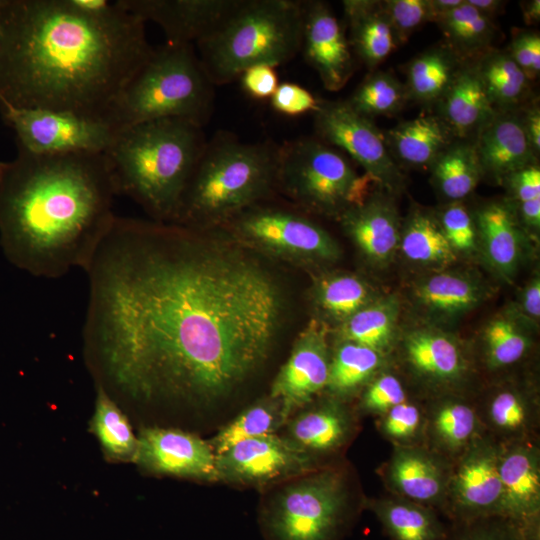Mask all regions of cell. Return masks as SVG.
I'll list each match as a JSON object with an SVG mask.
<instances>
[{
  "label": "cell",
  "instance_id": "46",
  "mask_svg": "<svg viewBox=\"0 0 540 540\" xmlns=\"http://www.w3.org/2000/svg\"><path fill=\"white\" fill-rule=\"evenodd\" d=\"M441 229L452 246L460 251L469 250L476 242V225L468 209L459 202L447 206L438 220Z\"/></svg>",
  "mask_w": 540,
  "mask_h": 540
},
{
  "label": "cell",
  "instance_id": "6",
  "mask_svg": "<svg viewBox=\"0 0 540 540\" xmlns=\"http://www.w3.org/2000/svg\"><path fill=\"white\" fill-rule=\"evenodd\" d=\"M302 21V1L240 0L196 43L197 56L213 85L232 82L255 65L276 68L300 52Z\"/></svg>",
  "mask_w": 540,
  "mask_h": 540
},
{
  "label": "cell",
  "instance_id": "34",
  "mask_svg": "<svg viewBox=\"0 0 540 540\" xmlns=\"http://www.w3.org/2000/svg\"><path fill=\"white\" fill-rule=\"evenodd\" d=\"M290 418L282 401L269 395L242 410L209 443L219 455L240 441L275 433Z\"/></svg>",
  "mask_w": 540,
  "mask_h": 540
},
{
  "label": "cell",
  "instance_id": "23",
  "mask_svg": "<svg viewBox=\"0 0 540 540\" xmlns=\"http://www.w3.org/2000/svg\"><path fill=\"white\" fill-rule=\"evenodd\" d=\"M438 115L458 139L475 137L495 114L474 64L462 63L443 97L436 103Z\"/></svg>",
  "mask_w": 540,
  "mask_h": 540
},
{
  "label": "cell",
  "instance_id": "41",
  "mask_svg": "<svg viewBox=\"0 0 540 540\" xmlns=\"http://www.w3.org/2000/svg\"><path fill=\"white\" fill-rule=\"evenodd\" d=\"M407 100L405 85L392 73L374 71L361 82L346 101L357 113L372 119L376 116L396 114Z\"/></svg>",
  "mask_w": 540,
  "mask_h": 540
},
{
  "label": "cell",
  "instance_id": "21",
  "mask_svg": "<svg viewBox=\"0 0 540 540\" xmlns=\"http://www.w3.org/2000/svg\"><path fill=\"white\" fill-rule=\"evenodd\" d=\"M342 227L360 251L374 262H384L399 241V217L394 204L380 193L370 192L340 215Z\"/></svg>",
  "mask_w": 540,
  "mask_h": 540
},
{
  "label": "cell",
  "instance_id": "47",
  "mask_svg": "<svg viewBox=\"0 0 540 540\" xmlns=\"http://www.w3.org/2000/svg\"><path fill=\"white\" fill-rule=\"evenodd\" d=\"M462 531L446 540H530L512 522L501 517H489L465 522Z\"/></svg>",
  "mask_w": 540,
  "mask_h": 540
},
{
  "label": "cell",
  "instance_id": "44",
  "mask_svg": "<svg viewBox=\"0 0 540 540\" xmlns=\"http://www.w3.org/2000/svg\"><path fill=\"white\" fill-rule=\"evenodd\" d=\"M486 415L490 425L505 435L521 434L531 420L528 403L514 390L496 393L487 406Z\"/></svg>",
  "mask_w": 540,
  "mask_h": 540
},
{
  "label": "cell",
  "instance_id": "51",
  "mask_svg": "<svg viewBox=\"0 0 540 540\" xmlns=\"http://www.w3.org/2000/svg\"><path fill=\"white\" fill-rule=\"evenodd\" d=\"M528 80H535L540 73V36L532 31H519L513 36L507 50Z\"/></svg>",
  "mask_w": 540,
  "mask_h": 540
},
{
  "label": "cell",
  "instance_id": "42",
  "mask_svg": "<svg viewBox=\"0 0 540 540\" xmlns=\"http://www.w3.org/2000/svg\"><path fill=\"white\" fill-rule=\"evenodd\" d=\"M477 426L475 410L456 400L438 405L431 417V430L436 442L449 451H458L469 446Z\"/></svg>",
  "mask_w": 540,
  "mask_h": 540
},
{
  "label": "cell",
  "instance_id": "15",
  "mask_svg": "<svg viewBox=\"0 0 540 540\" xmlns=\"http://www.w3.org/2000/svg\"><path fill=\"white\" fill-rule=\"evenodd\" d=\"M329 365L326 326L313 319L296 338L287 361L272 383L269 395L281 400L292 415L326 388Z\"/></svg>",
  "mask_w": 540,
  "mask_h": 540
},
{
  "label": "cell",
  "instance_id": "4",
  "mask_svg": "<svg viewBox=\"0 0 540 540\" xmlns=\"http://www.w3.org/2000/svg\"><path fill=\"white\" fill-rule=\"evenodd\" d=\"M207 139L181 118L138 123L117 131L105 155L118 195L158 221H174L182 194Z\"/></svg>",
  "mask_w": 540,
  "mask_h": 540
},
{
  "label": "cell",
  "instance_id": "36",
  "mask_svg": "<svg viewBox=\"0 0 540 540\" xmlns=\"http://www.w3.org/2000/svg\"><path fill=\"white\" fill-rule=\"evenodd\" d=\"M381 352L341 341L330 359L326 388L335 396H347L368 381L381 365Z\"/></svg>",
  "mask_w": 540,
  "mask_h": 540
},
{
  "label": "cell",
  "instance_id": "53",
  "mask_svg": "<svg viewBox=\"0 0 540 540\" xmlns=\"http://www.w3.org/2000/svg\"><path fill=\"white\" fill-rule=\"evenodd\" d=\"M518 203L540 199V169L533 164L508 175L505 179Z\"/></svg>",
  "mask_w": 540,
  "mask_h": 540
},
{
  "label": "cell",
  "instance_id": "29",
  "mask_svg": "<svg viewBox=\"0 0 540 540\" xmlns=\"http://www.w3.org/2000/svg\"><path fill=\"white\" fill-rule=\"evenodd\" d=\"M405 353L413 369L432 380H456L465 370V361L458 344L438 331L412 332L405 340Z\"/></svg>",
  "mask_w": 540,
  "mask_h": 540
},
{
  "label": "cell",
  "instance_id": "43",
  "mask_svg": "<svg viewBox=\"0 0 540 540\" xmlns=\"http://www.w3.org/2000/svg\"><path fill=\"white\" fill-rule=\"evenodd\" d=\"M487 360L491 367L501 368L519 361L526 353L529 340L519 327L507 318H496L484 330Z\"/></svg>",
  "mask_w": 540,
  "mask_h": 540
},
{
  "label": "cell",
  "instance_id": "58",
  "mask_svg": "<svg viewBox=\"0 0 540 540\" xmlns=\"http://www.w3.org/2000/svg\"><path fill=\"white\" fill-rule=\"evenodd\" d=\"M521 9L524 22L527 25H534L540 20V1L531 0L521 2Z\"/></svg>",
  "mask_w": 540,
  "mask_h": 540
},
{
  "label": "cell",
  "instance_id": "17",
  "mask_svg": "<svg viewBox=\"0 0 540 540\" xmlns=\"http://www.w3.org/2000/svg\"><path fill=\"white\" fill-rule=\"evenodd\" d=\"M300 52L329 91L342 89L354 71L352 49L345 31L323 1H302Z\"/></svg>",
  "mask_w": 540,
  "mask_h": 540
},
{
  "label": "cell",
  "instance_id": "52",
  "mask_svg": "<svg viewBox=\"0 0 540 540\" xmlns=\"http://www.w3.org/2000/svg\"><path fill=\"white\" fill-rule=\"evenodd\" d=\"M239 78L245 93L256 100L270 99L279 85L275 67L266 64L246 69Z\"/></svg>",
  "mask_w": 540,
  "mask_h": 540
},
{
  "label": "cell",
  "instance_id": "20",
  "mask_svg": "<svg viewBox=\"0 0 540 540\" xmlns=\"http://www.w3.org/2000/svg\"><path fill=\"white\" fill-rule=\"evenodd\" d=\"M473 143L482 173L497 180L537 164L538 156L526 135L520 108L496 111L476 133Z\"/></svg>",
  "mask_w": 540,
  "mask_h": 540
},
{
  "label": "cell",
  "instance_id": "25",
  "mask_svg": "<svg viewBox=\"0 0 540 540\" xmlns=\"http://www.w3.org/2000/svg\"><path fill=\"white\" fill-rule=\"evenodd\" d=\"M387 478L402 498L424 506L440 503L449 482L439 462L416 448H399L394 452Z\"/></svg>",
  "mask_w": 540,
  "mask_h": 540
},
{
  "label": "cell",
  "instance_id": "32",
  "mask_svg": "<svg viewBox=\"0 0 540 540\" xmlns=\"http://www.w3.org/2000/svg\"><path fill=\"white\" fill-rule=\"evenodd\" d=\"M447 40V46L462 60L477 58L496 38L497 28L466 0L435 21Z\"/></svg>",
  "mask_w": 540,
  "mask_h": 540
},
{
  "label": "cell",
  "instance_id": "33",
  "mask_svg": "<svg viewBox=\"0 0 540 540\" xmlns=\"http://www.w3.org/2000/svg\"><path fill=\"white\" fill-rule=\"evenodd\" d=\"M431 170L441 194L454 202L472 193L483 175L470 139H455L435 160Z\"/></svg>",
  "mask_w": 540,
  "mask_h": 540
},
{
  "label": "cell",
  "instance_id": "49",
  "mask_svg": "<svg viewBox=\"0 0 540 540\" xmlns=\"http://www.w3.org/2000/svg\"><path fill=\"white\" fill-rule=\"evenodd\" d=\"M317 99L310 91L297 83H280L270 98L271 107L278 113L296 117L314 112L318 107Z\"/></svg>",
  "mask_w": 540,
  "mask_h": 540
},
{
  "label": "cell",
  "instance_id": "24",
  "mask_svg": "<svg viewBox=\"0 0 540 540\" xmlns=\"http://www.w3.org/2000/svg\"><path fill=\"white\" fill-rule=\"evenodd\" d=\"M351 49L373 70L398 46L383 1L344 0L342 2Z\"/></svg>",
  "mask_w": 540,
  "mask_h": 540
},
{
  "label": "cell",
  "instance_id": "59",
  "mask_svg": "<svg viewBox=\"0 0 540 540\" xmlns=\"http://www.w3.org/2000/svg\"><path fill=\"white\" fill-rule=\"evenodd\" d=\"M435 22L437 18L459 6L463 0H430Z\"/></svg>",
  "mask_w": 540,
  "mask_h": 540
},
{
  "label": "cell",
  "instance_id": "57",
  "mask_svg": "<svg viewBox=\"0 0 540 540\" xmlns=\"http://www.w3.org/2000/svg\"><path fill=\"white\" fill-rule=\"evenodd\" d=\"M472 7L484 16L494 19L503 11L504 2L498 0H466Z\"/></svg>",
  "mask_w": 540,
  "mask_h": 540
},
{
  "label": "cell",
  "instance_id": "9",
  "mask_svg": "<svg viewBox=\"0 0 540 540\" xmlns=\"http://www.w3.org/2000/svg\"><path fill=\"white\" fill-rule=\"evenodd\" d=\"M348 497L342 474L322 470L282 488L263 511L269 540H339L347 521Z\"/></svg>",
  "mask_w": 540,
  "mask_h": 540
},
{
  "label": "cell",
  "instance_id": "35",
  "mask_svg": "<svg viewBox=\"0 0 540 540\" xmlns=\"http://www.w3.org/2000/svg\"><path fill=\"white\" fill-rule=\"evenodd\" d=\"M90 431L98 438L102 450L111 461L134 462L138 439L131 425L112 396L97 385L94 414Z\"/></svg>",
  "mask_w": 540,
  "mask_h": 540
},
{
  "label": "cell",
  "instance_id": "5",
  "mask_svg": "<svg viewBox=\"0 0 540 540\" xmlns=\"http://www.w3.org/2000/svg\"><path fill=\"white\" fill-rule=\"evenodd\" d=\"M278 145L246 143L218 132L207 144L182 194L174 223H223L276 187Z\"/></svg>",
  "mask_w": 540,
  "mask_h": 540
},
{
  "label": "cell",
  "instance_id": "19",
  "mask_svg": "<svg viewBox=\"0 0 540 540\" xmlns=\"http://www.w3.org/2000/svg\"><path fill=\"white\" fill-rule=\"evenodd\" d=\"M499 476V517L518 526L530 540H538L540 467L536 448L521 444L500 451Z\"/></svg>",
  "mask_w": 540,
  "mask_h": 540
},
{
  "label": "cell",
  "instance_id": "26",
  "mask_svg": "<svg viewBox=\"0 0 540 540\" xmlns=\"http://www.w3.org/2000/svg\"><path fill=\"white\" fill-rule=\"evenodd\" d=\"M287 423L286 437L311 456L340 447L351 426L349 414L334 400L307 408Z\"/></svg>",
  "mask_w": 540,
  "mask_h": 540
},
{
  "label": "cell",
  "instance_id": "50",
  "mask_svg": "<svg viewBox=\"0 0 540 540\" xmlns=\"http://www.w3.org/2000/svg\"><path fill=\"white\" fill-rule=\"evenodd\" d=\"M421 424L419 408L410 402L404 401L384 413L382 431L394 440H407L412 438Z\"/></svg>",
  "mask_w": 540,
  "mask_h": 540
},
{
  "label": "cell",
  "instance_id": "56",
  "mask_svg": "<svg viewBox=\"0 0 540 540\" xmlns=\"http://www.w3.org/2000/svg\"><path fill=\"white\" fill-rule=\"evenodd\" d=\"M519 211L524 223L538 229L540 226V199L531 200L519 205Z\"/></svg>",
  "mask_w": 540,
  "mask_h": 540
},
{
  "label": "cell",
  "instance_id": "13",
  "mask_svg": "<svg viewBox=\"0 0 540 540\" xmlns=\"http://www.w3.org/2000/svg\"><path fill=\"white\" fill-rule=\"evenodd\" d=\"M314 463L313 456L275 433L240 441L216 455L218 481L254 487L305 475Z\"/></svg>",
  "mask_w": 540,
  "mask_h": 540
},
{
  "label": "cell",
  "instance_id": "37",
  "mask_svg": "<svg viewBox=\"0 0 540 540\" xmlns=\"http://www.w3.org/2000/svg\"><path fill=\"white\" fill-rule=\"evenodd\" d=\"M400 239L401 249L411 261L445 265L456 259L455 250L446 239L438 219L426 212H413Z\"/></svg>",
  "mask_w": 540,
  "mask_h": 540
},
{
  "label": "cell",
  "instance_id": "45",
  "mask_svg": "<svg viewBox=\"0 0 540 540\" xmlns=\"http://www.w3.org/2000/svg\"><path fill=\"white\" fill-rule=\"evenodd\" d=\"M383 5L398 45L406 43L416 29L434 20L430 0H387Z\"/></svg>",
  "mask_w": 540,
  "mask_h": 540
},
{
  "label": "cell",
  "instance_id": "40",
  "mask_svg": "<svg viewBox=\"0 0 540 540\" xmlns=\"http://www.w3.org/2000/svg\"><path fill=\"white\" fill-rule=\"evenodd\" d=\"M418 300L431 310L457 314L474 307L480 300L479 287L470 279L439 273L422 281L416 288Z\"/></svg>",
  "mask_w": 540,
  "mask_h": 540
},
{
  "label": "cell",
  "instance_id": "22",
  "mask_svg": "<svg viewBox=\"0 0 540 540\" xmlns=\"http://www.w3.org/2000/svg\"><path fill=\"white\" fill-rule=\"evenodd\" d=\"M385 140L395 162L431 168L440 154L457 139L438 114H420L389 129Z\"/></svg>",
  "mask_w": 540,
  "mask_h": 540
},
{
  "label": "cell",
  "instance_id": "10",
  "mask_svg": "<svg viewBox=\"0 0 540 540\" xmlns=\"http://www.w3.org/2000/svg\"><path fill=\"white\" fill-rule=\"evenodd\" d=\"M257 204L223 223L243 241L278 257L300 262L339 258L337 242L315 222L292 211Z\"/></svg>",
  "mask_w": 540,
  "mask_h": 540
},
{
  "label": "cell",
  "instance_id": "7",
  "mask_svg": "<svg viewBox=\"0 0 540 540\" xmlns=\"http://www.w3.org/2000/svg\"><path fill=\"white\" fill-rule=\"evenodd\" d=\"M214 108V85L193 44L166 43L119 90L105 119L116 131L138 123L181 118L204 127Z\"/></svg>",
  "mask_w": 540,
  "mask_h": 540
},
{
  "label": "cell",
  "instance_id": "2",
  "mask_svg": "<svg viewBox=\"0 0 540 540\" xmlns=\"http://www.w3.org/2000/svg\"><path fill=\"white\" fill-rule=\"evenodd\" d=\"M153 50L119 0H0V108L105 119Z\"/></svg>",
  "mask_w": 540,
  "mask_h": 540
},
{
  "label": "cell",
  "instance_id": "12",
  "mask_svg": "<svg viewBox=\"0 0 540 540\" xmlns=\"http://www.w3.org/2000/svg\"><path fill=\"white\" fill-rule=\"evenodd\" d=\"M314 114L317 138L343 150L381 186L394 190L403 175L372 119L357 113L347 101L319 100Z\"/></svg>",
  "mask_w": 540,
  "mask_h": 540
},
{
  "label": "cell",
  "instance_id": "8",
  "mask_svg": "<svg viewBox=\"0 0 540 540\" xmlns=\"http://www.w3.org/2000/svg\"><path fill=\"white\" fill-rule=\"evenodd\" d=\"M372 182L377 181L367 173L359 176L342 152L318 138L278 145L276 186L310 210L340 215L371 192Z\"/></svg>",
  "mask_w": 540,
  "mask_h": 540
},
{
  "label": "cell",
  "instance_id": "55",
  "mask_svg": "<svg viewBox=\"0 0 540 540\" xmlns=\"http://www.w3.org/2000/svg\"><path fill=\"white\" fill-rule=\"evenodd\" d=\"M522 306L526 314L533 318L540 316V281L534 278L525 288L522 297Z\"/></svg>",
  "mask_w": 540,
  "mask_h": 540
},
{
  "label": "cell",
  "instance_id": "38",
  "mask_svg": "<svg viewBox=\"0 0 540 540\" xmlns=\"http://www.w3.org/2000/svg\"><path fill=\"white\" fill-rule=\"evenodd\" d=\"M397 304L392 298L369 303L342 322L338 335L341 341L361 344L381 352L390 343Z\"/></svg>",
  "mask_w": 540,
  "mask_h": 540
},
{
  "label": "cell",
  "instance_id": "30",
  "mask_svg": "<svg viewBox=\"0 0 540 540\" xmlns=\"http://www.w3.org/2000/svg\"><path fill=\"white\" fill-rule=\"evenodd\" d=\"M464 60L448 46L429 49L407 66L408 100L437 103L454 80Z\"/></svg>",
  "mask_w": 540,
  "mask_h": 540
},
{
  "label": "cell",
  "instance_id": "31",
  "mask_svg": "<svg viewBox=\"0 0 540 540\" xmlns=\"http://www.w3.org/2000/svg\"><path fill=\"white\" fill-rule=\"evenodd\" d=\"M372 510L392 540H446L448 533L428 506L404 498L382 499Z\"/></svg>",
  "mask_w": 540,
  "mask_h": 540
},
{
  "label": "cell",
  "instance_id": "48",
  "mask_svg": "<svg viewBox=\"0 0 540 540\" xmlns=\"http://www.w3.org/2000/svg\"><path fill=\"white\" fill-rule=\"evenodd\" d=\"M406 401L400 380L391 374H383L372 381L364 392L362 407L372 413L384 414L392 407Z\"/></svg>",
  "mask_w": 540,
  "mask_h": 540
},
{
  "label": "cell",
  "instance_id": "54",
  "mask_svg": "<svg viewBox=\"0 0 540 540\" xmlns=\"http://www.w3.org/2000/svg\"><path fill=\"white\" fill-rule=\"evenodd\" d=\"M520 114L523 126L528 137V140L536 153L540 152V109L539 105L534 101L531 104L528 102L520 107Z\"/></svg>",
  "mask_w": 540,
  "mask_h": 540
},
{
  "label": "cell",
  "instance_id": "14",
  "mask_svg": "<svg viewBox=\"0 0 540 540\" xmlns=\"http://www.w3.org/2000/svg\"><path fill=\"white\" fill-rule=\"evenodd\" d=\"M133 463L157 473L206 482L218 481L216 455L199 436L174 428L145 427L137 437Z\"/></svg>",
  "mask_w": 540,
  "mask_h": 540
},
{
  "label": "cell",
  "instance_id": "16",
  "mask_svg": "<svg viewBox=\"0 0 540 540\" xmlns=\"http://www.w3.org/2000/svg\"><path fill=\"white\" fill-rule=\"evenodd\" d=\"M499 457L500 451L488 443L476 442L467 448L448 482L455 517L464 522L499 517Z\"/></svg>",
  "mask_w": 540,
  "mask_h": 540
},
{
  "label": "cell",
  "instance_id": "3",
  "mask_svg": "<svg viewBox=\"0 0 540 540\" xmlns=\"http://www.w3.org/2000/svg\"><path fill=\"white\" fill-rule=\"evenodd\" d=\"M105 153L34 154L0 161V246L17 268L56 279L85 272L116 215Z\"/></svg>",
  "mask_w": 540,
  "mask_h": 540
},
{
  "label": "cell",
  "instance_id": "27",
  "mask_svg": "<svg viewBox=\"0 0 540 540\" xmlns=\"http://www.w3.org/2000/svg\"><path fill=\"white\" fill-rule=\"evenodd\" d=\"M474 221L490 264L502 275L511 276L520 256V235L510 205L485 204L476 211Z\"/></svg>",
  "mask_w": 540,
  "mask_h": 540
},
{
  "label": "cell",
  "instance_id": "1",
  "mask_svg": "<svg viewBox=\"0 0 540 540\" xmlns=\"http://www.w3.org/2000/svg\"><path fill=\"white\" fill-rule=\"evenodd\" d=\"M187 229L116 216L86 273L87 357L98 384L135 402L207 404L265 360L283 312L253 262Z\"/></svg>",
  "mask_w": 540,
  "mask_h": 540
},
{
  "label": "cell",
  "instance_id": "11",
  "mask_svg": "<svg viewBox=\"0 0 540 540\" xmlns=\"http://www.w3.org/2000/svg\"><path fill=\"white\" fill-rule=\"evenodd\" d=\"M17 147L34 154L105 153L117 131L105 119L68 111L0 108Z\"/></svg>",
  "mask_w": 540,
  "mask_h": 540
},
{
  "label": "cell",
  "instance_id": "28",
  "mask_svg": "<svg viewBox=\"0 0 540 540\" xmlns=\"http://www.w3.org/2000/svg\"><path fill=\"white\" fill-rule=\"evenodd\" d=\"M473 63L495 111L516 110L529 99L530 81L508 51L491 48Z\"/></svg>",
  "mask_w": 540,
  "mask_h": 540
},
{
  "label": "cell",
  "instance_id": "39",
  "mask_svg": "<svg viewBox=\"0 0 540 540\" xmlns=\"http://www.w3.org/2000/svg\"><path fill=\"white\" fill-rule=\"evenodd\" d=\"M371 293L359 277L340 273L323 276L314 285L313 299L327 316L345 321L370 303Z\"/></svg>",
  "mask_w": 540,
  "mask_h": 540
},
{
  "label": "cell",
  "instance_id": "18",
  "mask_svg": "<svg viewBox=\"0 0 540 540\" xmlns=\"http://www.w3.org/2000/svg\"><path fill=\"white\" fill-rule=\"evenodd\" d=\"M142 19L158 24L167 42L196 44L211 34L240 0H119Z\"/></svg>",
  "mask_w": 540,
  "mask_h": 540
}]
</instances>
